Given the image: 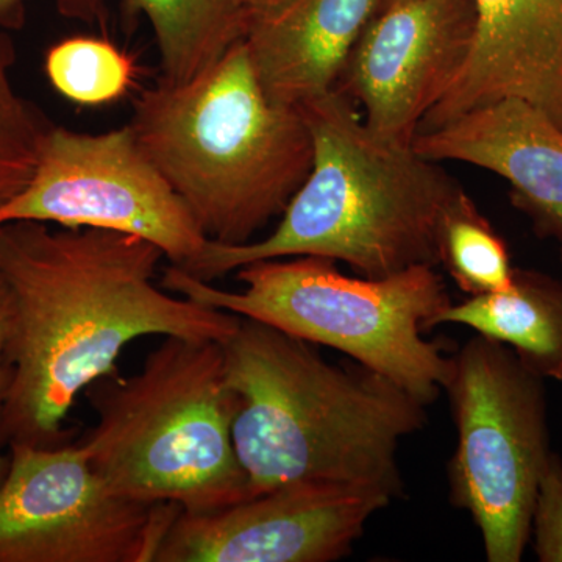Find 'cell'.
<instances>
[{"mask_svg": "<svg viewBox=\"0 0 562 562\" xmlns=\"http://www.w3.org/2000/svg\"><path fill=\"white\" fill-rule=\"evenodd\" d=\"M162 257L128 233L0 225V277L13 302L0 446H66L77 397L116 373L122 351L143 336L231 338L241 317L165 290L155 281Z\"/></svg>", "mask_w": 562, "mask_h": 562, "instance_id": "obj_1", "label": "cell"}, {"mask_svg": "<svg viewBox=\"0 0 562 562\" xmlns=\"http://www.w3.org/2000/svg\"><path fill=\"white\" fill-rule=\"evenodd\" d=\"M224 349L232 436L250 497L290 484L369 487L401 497L397 454L427 405L351 360L241 317Z\"/></svg>", "mask_w": 562, "mask_h": 562, "instance_id": "obj_2", "label": "cell"}, {"mask_svg": "<svg viewBox=\"0 0 562 562\" xmlns=\"http://www.w3.org/2000/svg\"><path fill=\"white\" fill-rule=\"evenodd\" d=\"M314 143L313 168L280 224L260 241H210L190 268L205 281L262 260L322 257L384 279L441 265L443 217L462 188L439 162L391 143L361 120L338 88L299 106Z\"/></svg>", "mask_w": 562, "mask_h": 562, "instance_id": "obj_3", "label": "cell"}, {"mask_svg": "<svg viewBox=\"0 0 562 562\" xmlns=\"http://www.w3.org/2000/svg\"><path fill=\"white\" fill-rule=\"evenodd\" d=\"M128 125L214 243H250L313 168L302 110L266 95L244 40L194 79L140 92Z\"/></svg>", "mask_w": 562, "mask_h": 562, "instance_id": "obj_4", "label": "cell"}, {"mask_svg": "<svg viewBox=\"0 0 562 562\" xmlns=\"http://www.w3.org/2000/svg\"><path fill=\"white\" fill-rule=\"evenodd\" d=\"M85 392L98 424L80 443L116 494L192 514L250 497L222 342L166 336L138 373H111Z\"/></svg>", "mask_w": 562, "mask_h": 562, "instance_id": "obj_5", "label": "cell"}, {"mask_svg": "<svg viewBox=\"0 0 562 562\" xmlns=\"http://www.w3.org/2000/svg\"><path fill=\"white\" fill-rule=\"evenodd\" d=\"M236 277L243 290L225 291L171 265L160 284L192 302L339 350L424 405L446 390L452 357L442 344L424 338L452 305L436 268L353 279L330 258L291 257L250 262Z\"/></svg>", "mask_w": 562, "mask_h": 562, "instance_id": "obj_6", "label": "cell"}, {"mask_svg": "<svg viewBox=\"0 0 562 562\" xmlns=\"http://www.w3.org/2000/svg\"><path fill=\"white\" fill-rule=\"evenodd\" d=\"M458 443L450 501L471 514L490 562H519L549 460L546 384L505 344L476 335L452 357L446 390Z\"/></svg>", "mask_w": 562, "mask_h": 562, "instance_id": "obj_7", "label": "cell"}, {"mask_svg": "<svg viewBox=\"0 0 562 562\" xmlns=\"http://www.w3.org/2000/svg\"><path fill=\"white\" fill-rule=\"evenodd\" d=\"M20 221L128 233L181 269L210 241L128 124L103 133L52 125L27 187L0 205V225Z\"/></svg>", "mask_w": 562, "mask_h": 562, "instance_id": "obj_8", "label": "cell"}, {"mask_svg": "<svg viewBox=\"0 0 562 562\" xmlns=\"http://www.w3.org/2000/svg\"><path fill=\"white\" fill-rule=\"evenodd\" d=\"M180 512L116 494L81 443H14L0 484V562H154Z\"/></svg>", "mask_w": 562, "mask_h": 562, "instance_id": "obj_9", "label": "cell"}, {"mask_svg": "<svg viewBox=\"0 0 562 562\" xmlns=\"http://www.w3.org/2000/svg\"><path fill=\"white\" fill-rule=\"evenodd\" d=\"M475 33L473 0H383L336 88L364 106L372 132L412 146L464 68Z\"/></svg>", "mask_w": 562, "mask_h": 562, "instance_id": "obj_10", "label": "cell"}, {"mask_svg": "<svg viewBox=\"0 0 562 562\" xmlns=\"http://www.w3.org/2000/svg\"><path fill=\"white\" fill-rule=\"evenodd\" d=\"M392 501L369 487L301 483L217 512H180L154 562L338 561Z\"/></svg>", "mask_w": 562, "mask_h": 562, "instance_id": "obj_11", "label": "cell"}, {"mask_svg": "<svg viewBox=\"0 0 562 562\" xmlns=\"http://www.w3.org/2000/svg\"><path fill=\"white\" fill-rule=\"evenodd\" d=\"M476 33L464 68L422 121L432 131L475 106L520 98L554 122L562 87V0H473Z\"/></svg>", "mask_w": 562, "mask_h": 562, "instance_id": "obj_12", "label": "cell"}, {"mask_svg": "<svg viewBox=\"0 0 562 562\" xmlns=\"http://www.w3.org/2000/svg\"><path fill=\"white\" fill-rule=\"evenodd\" d=\"M427 160L460 161L512 184L513 203L541 236L562 232V128L535 103L505 98L475 106L441 127L417 133Z\"/></svg>", "mask_w": 562, "mask_h": 562, "instance_id": "obj_13", "label": "cell"}, {"mask_svg": "<svg viewBox=\"0 0 562 562\" xmlns=\"http://www.w3.org/2000/svg\"><path fill=\"white\" fill-rule=\"evenodd\" d=\"M383 0H276L249 13L244 44L272 102L302 106L338 87Z\"/></svg>", "mask_w": 562, "mask_h": 562, "instance_id": "obj_14", "label": "cell"}, {"mask_svg": "<svg viewBox=\"0 0 562 562\" xmlns=\"http://www.w3.org/2000/svg\"><path fill=\"white\" fill-rule=\"evenodd\" d=\"M460 324L505 344L543 380L562 382V281L546 273L514 271L509 290L473 295L449 305L435 322Z\"/></svg>", "mask_w": 562, "mask_h": 562, "instance_id": "obj_15", "label": "cell"}, {"mask_svg": "<svg viewBox=\"0 0 562 562\" xmlns=\"http://www.w3.org/2000/svg\"><path fill=\"white\" fill-rule=\"evenodd\" d=\"M128 18L149 21L160 55V80L194 79L244 40L249 11L241 0H122Z\"/></svg>", "mask_w": 562, "mask_h": 562, "instance_id": "obj_16", "label": "cell"}, {"mask_svg": "<svg viewBox=\"0 0 562 562\" xmlns=\"http://www.w3.org/2000/svg\"><path fill=\"white\" fill-rule=\"evenodd\" d=\"M439 258V266L471 297L513 286L516 269L508 247L465 191L443 217Z\"/></svg>", "mask_w": 562, "mask_h": 562, "instance_id": "obj_17", "label": "cell"}, {"mask_svg": "<svg viewBox=\"0 0 562 562\" xmlns=\"http://www.w3.org/2000/svg\"><path fill=\"white\" fill-rule=\"evenodd\" d=\"M47 79L63 98L79 105H105L121 99L135 79V63L113 43L72 36L46 54Z\"/></svg>", "mask_w": 562, "mask_h": 562, "instance_id": "obj_18", "label": "cell"}, {"mask_svg": "<svg viewBox=\"0 0 562 562\" xmlns=\"http://www.w3.org/2000/svg\"><path fill=\"white\" fill-rule=\"evenodd\" d=\"M14 60L13 41L0 25V205L27 187L38 162L41 144L52 127L46 116L14 90Z\"/></svg>", "mask_w": 562, "mask_h": 562, "instance_id": "obj_19", "label": "cell"}, {"mask_svg": "<svg viewBox=\"0 0 562 562\" xmlns=\"http://www.w3.org/2000/svg\"><path fill=\"white\" fill-rule=\"evenodd\" d=\"M531 536L541 562H562V458L550 453L539 480L532 509Z\"/></svg>", "mask_w": 562, "mask_h": 562, "instance_id": "obj_20", "label": "cell"}, {"mask_svg": "<svg viewBox=\"0 0 562 562\" xmlns=\"http://www.w3.org/2000/svg\"><path fill=\"white\" fill-rule=\"evenodd\" d=\"M27 0H0V25L7 31H18L25 20ZM110 0H54L61 16L81 22H99L106 13Z\"/></svg>", "mask_w": 562, "mask_h": 562, "instance_id": "obj_21", "label": "cell"}, {"mask_svg": "<svg viewBox=\"0 0 562 562\" xmlns=\"http://www.w3.org/2000/svg\"><path fill=\"white\" fill-rule=\"evenodd\" d=\"M13 324V302L5 280L0 277V425L3 408L13 380V368L10 362V336Z\"/></svg>", "mask_w": 562, "mask_h": 562, "instance_id": "obj_22", "label": "cell"}, {"mask_svg": "<svg viewBox=\"0 0 562 562\" xmlns=\"http://www.w3.org/2000/svg\"><path fill=\"white\" fill-rule=\"evenodd\" d=\"M276 0H241L244 9L254 13V11L266 9V7L272 5Z\"/></svg>", "mask_w": 562, "mask_h": 562, "instance_id": "obj_23", "label": "cell"}, {"mask_svg": "<svg viewBox=\"0 0 562 562\" xmlns=\"http://www.w3.org/2000/svg\"><path fill=\"white\" fill-rule=\"evenodd\" d=\"M10 468V457H3L0 454V484H2L3 480H5L7 472H9Z\"/></svg>", "mask_w": 562, "mask_h": 562, "instance_id": "obj_24", "label": "cell"}, {"mask_svg": "<svg viewBox=\"0 0 562 562\" xmlns=\"http://www.w3.org/2000/svg\"><path fill=\"white\" fill-rule=\"evenodd\" d=\"M557 124L562 128V87L560 91V99H558V117Z\"/></svg>", "mask_w": 562, "mask_h": 562, "instance_id": "obj_25", "label": "cell"}, {"mask_svg": "<svg viewBox=\"0 0 562 562\" xmlns=\"http://www.w3.org/2000/svg\"><path fill=\"white\" fill-rule=\"evenodd\" d=\"M558 239H560V244H561V261H562V232L560 233V235L557 236Z\"/></svg>", "mask_w": 562, "mask_h": 562, "instance_id": "obj_26", "label": "cell"}]
</instances>
